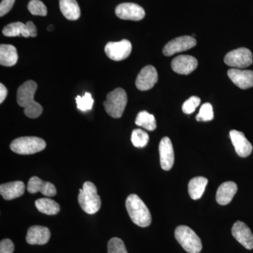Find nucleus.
I'll use <instances>...</instances> for the list:
<instances>
[{
    "label": "nucleus",
    "mask_w": 253,
    "mask_h": 253,
    "mask_svg": "<svg viewBox=\"0 0 253 253\" xmlns=\"http://www.w3.org/2000/svg\"><path fill=\"white\" fill-rule=\"evenodd\" d=\"M38 88L36 82L28 81L18 87L17 103L24 109V114L30 118H37L42 113V106L34 100Z\"/></svg>",
    "instance_id": "obj_1"
},
{
    "label": "nucleus",
    "mask_w": 253,
    "mask_h": 253,
    "mask_svg": "<svg viewBox=\"0 0 253 253\" xmlns=\"http://www.w3.org/2000/svg\"><path fill=\"white\" fill-rule=\"evenodd\" d=\"M126 209L131 220L140 227H147L151 223V215L149 208L136 194L126 198Z\"/></svg>",
    "instance_id": "obj_2"
},
{
    "label": "nucleus",
    "mask_w": 253,
    "mask_h": 253,
    "mask_svg": "<svg viewBox=\"0 0 253 253\" xmlns=\"http://www.w3.org/2000/svg\"><path fill=\"white\" fill-rule=\"evenodd\" d=\"M78 203L82 209L87 214H95L99 211L101 201L94 184L91 181L84 183L83 189H80Z\"/></svg>",
    "instance_id": "obj_3"
},
{
    "label": "nucleus",
    "mask_w": 253,
    "mask_h": 253,
    "mask_svg": "<svg viewBox=\"0 0 253 253\" xmlns=\"http://www.w3.org/2000/svg\"><path fill=\"white\" fill-rule=\"evenodd\" d=\"M174 236L177 242L186 252L200 253L202 251L201 239L189 226H177L174 231Z\"/></svg>",
    "instance_id": "obj_4"
},
{
    "label": "nucleus",
    "mask_w": 253,
    "mask_h": 253,
    "mask_svg": "<svg viewBox=\"0 0 253 253\" xmlns=\"http://www.w3.org/2000/svg\"><path fill=\"white\" fill-rule=\"evenodd\" d=\"M127 104V96L122 88H117L106 96L104 106L106 113L113 118L122 117Z\"/></svg>",
    "instance_id": "obj_5"
},
{
    "label": "nucleus",
    "mask_w": 253,
    "mask_h": 253,
    "mask_svg": "<svg viewBox=\"0 0 253 253\" xmlns=\"http://www.w3.org/2000/svg\"><path fill=\"white\" fill-rule=\"evenodd\" d=\"M46 142L36 136H23L14 139L10 144L13 152L20 155L36 154L45 149Z\"/></svg>",
    "instance_id": "obj_6"
},
{
    "label": "nucleus",
    "mask_w": 253,
    "mask_h": 253,
    "mask_svg": "<svg viewBox=\"0 0 253 253\" xmlns=\"http://www.w3.org/2000/svg\"><path fill=\"white\" fill-rule=\"evenodd\" d=\"M224 63L234 68H246L253 64V56L251 50L241 47L233 50L224 57Z\"/></svg>",
    "instance_id": "obj_7"
},
{
    "label": "nucleus",
    "mask_w": 253,
    "mask_h": 253,
    "mask_svg": "<svg viewBox=\"0 0 253 253\" xmlns=\"http://www.w3.org/2000/svg\"><path fill=\"white\" fill-rule=\"evenodd\" d=\"M131 44L127 40L120 42H111L105 46V53L113 61H120L126 59L131 52Z\"/></svg>",
    "instance_id": "obj_8"
},
{
    "label": "nucleus",
    "mask_w": 253,
    "mask_h": 253,
    "mask_svg": "<svg viewBox=\"0 0 253 253\" xmlns=\"http://www.w3.org/2000/svg\"><path fill=\"white\" fill-rule=\"evenodd\" d=\"M196 45V41L193 37H179L169 41L163 48V53L165 56H170L176 53L182 52L191 49Z\"/></svg>",
    "instance_id": "obj_9"
},
{
    "label": "nucleus",
    "mask_w": 253,
    "mask_h": 253,
    "mask_svg": "<svg viewBox=\"0 0 253 253\" xmlns=\"http://www.w3.org/2000/svg\"><path fill=\"white\" fill-rule=\"evenodd\" d=\"M3 35L6 37L23 36L24 38H35L37 36V28L32 21L26 24L21 22L10 23L5 26L2 31Z\"/></svg>",
    "instance_id": "obj_10"
},
{
    "label": "nucleus",
    "mask_w": 253,
    "mask_h": 253,
    "mask_svg": "<svg viewBox=\"0 0 253 253\" xmlns=\"http://www.w3.org/2000/svg\"><path fill=\"white\" fill-rule=\"evenodd\" d=\"M116 16L123 20L141 21L145 17L144 9L134 3H123L116 8Z\"/></svg>",
    "instance_id": "obj_11"
},
{
    "label": "nucleus",
    "mask_w": 253,
    "mask_h": 253,
    "mask_svg": "<svg viewBox=\"0 0 253 253\" xmlns=\"http://www.w3.org/2000/svg\"><path fill=\"white\" fill-rule=\"evenodd\" d=\"M158 80L157 71L153 66L142 68L136 80V86L139 90L147 91L154 87Z\"/></svg>",
    "instance_id": "obj_12"
},
{
    "label": "nucleus",
    "mask_w": 253,
    "mask_h": 253,
    "mask_svg": "<svg viewBox=\"0 0 253 253\" xmlns=\"http://www.w3.org/2000/svg\"><path fill=\"white\" fill-rule=\"evenodd\" d=\"M160 161L163 169L169 171L174 163V149L169 138L163 137L159 144Z\"/></svg>",
    "instance_id": "obj_13"
},
{
    "label": "nucleus",
    "mask_w": 253,
    "mask_h": 253,
    "mask_svg": "<svg viewBox=\"0 0 253 253\" xmlns=\"http://www.w3.org/2000/svg\"><path fill=\"white\" fill-rule=\"evenodd\" d=\"M231 233L236 241L246 249H253V234L251 229L244 222L236 221L232 226Z\"/></svg>",
    "instance_id": "obj_14"
},
{
    "label": "nucleus",
    "mask_w": 253,
    "mask_h": 253,
    "mask_svg": "<svg viewBox=\"0 0 253 253\" xmlns=\"http://www.w3.org/2000/svg\"><path fill=\"white\" fill-rule=\"evenodd\" d=\"M171 66L173 71L178 74L189 75L197 68L198 61L190 55H181L172 60Z\"/></svg>",
    "instance_id": "obj_15"
},
{
    "label": "nucleus",
    "mask_w": 253,
    "mask_h": 253,
    "mask_svg": "<svg viewBox=\"0 0 253 253\" xmlns=\"http://www.w3.org/2000/svg\"><path fill=\"white\" fill-rule=\"evenodd\" d=\"M227 75L234 84L241 89H247L253 86V71L231 68Z\"/></svg>",
    "instance_id": "obj_16"
},
{
    "label": "nucleus",
    "mask_w": 253,
    "mask_h": 253,
    "mask_svg": "<svg viewBox=\"0 0 253 253\" xmlns=\"http://www.w3.org/2000/svg\"><path fill=\"white\" fill-rule=\"evenodd\" d=\"M229 135L238 156L246 158L251 154L253 149L252 144L248 140L244 133L234 129L230 131Z\"/></svg>",
    "instance_id": "obj_17"
},
{
    "label": "nucleus",
    "mask_w": 253,
    "mask_h": 253,
    "mask_svg": "<svg viewBox=\"0 0 253 253\" xmlns=\"http://www.w3.org/2000/svg\"><path fill=\"white\" fill-rule=\"evenodd\" d=\"M27 190L31 194L41 192L47 197L56 196V189L54 184L42 180L38 176H33L28 183Z\"/></svg>",
    "instance_id": "obj_18"
},
{
    "label": "nucleus",
    "mask_w": 253,
    "mask_h": 253,
    "mask_svg": "<svg viewBox=\"0 0 253 253\" xmlns=\"http://www.w3.org/2000/svg\"><path fill=\"white\" fill-rule=\"evenodd\" d=\"M50 236L51 233L46 226H33L28 230L26 241L30 245H44L49 242Z\"/></svg>",
    "instance_id": "obj_19"
},
{
    "label": "nucleus",
    "mask_w": 253,
    "mask_h": 253,
    "mask_svg": "<svg viewBox=\"0 0 253 253\" xmlns=\"http://www.w3.org/2000/svg\"><path fill=\"white\" fill-rule=\"evenodd\" d=\"M238 191L237 184L234 181H226L218 188L216 201L221 206L230 204Z\"/></svg>",
    "instance_id": "obj_20"
},
{
    "label": "nucleus",
    "mask_w": 253,
    "mask_h": 253,
    "mask_svg": "<svg viewBox=\"0 0 253 253\" xmlns=\"http://www.w3.org/2000/svg\"><path fill=\"white\" fill-rule=\"evenodd\" d=\"M25 189L26 186L23 181H12V182L1 184L0 194L4 200L11 201L23 196L25 192Z\"/></svg>",
    "instance_id": "obj_21"
},
{
    "label": "nucleus",
    "mask_w": 253,
    "mask_h": 253,
    "mask_svg": "<svg viewBox=\"0 0 253 253\" xmlns=\"http://www.w3.org/2000/svg\"><path fill=\"white\" fill-rule=\"evenodd\" d=\"M17 50L11 44H1L0 46V64L6 67H11L17 63Z\"/></svg>",
    "instance_id": "obj_22"
},
{
    "label": "nucleus",
    "mask_w": 253,
    "mask_h": 253,
    "mask_svg": "<svg viewBox=\"0 0 253 253\" xmlns=\"http://www.w3.org/2000/svg\"><path fill=\"white\" fill-rule=\"evenodd\" d=\"M60 9L63 16L70 21H76L81 17V9L76 0H60Z\"/></svg>",
    "instance_id": "obj_23"
},
{
    "label": "nucleus",
    "mask_w": 253,
    "mask_h": 253,
    "mask_svg": "<svg viewBox=\"0 0 253 253\" xmlns=\"http://www.w3.org/2000/svg\"><path fill=\"white\" fill-rule=\"evenodd\" d=\"M208 179L204 176L193 178L189 183V194L193 200H199L202 197L207 186Z\"/></svg>",
    "instance_id": "obj_24"
},
{
    "label": "nucleus",
    "mask_w": 253,
    "mask_h": 253,
    "mask_svg": "<svg viewBox=\"0 0 253 253\" xmlns=\"http://www.w3.org/2000/svg\"><path fill=\"white\" fill-rule=\"evenodd\" d=\"M36 206L40 212L48 215H55L60 211L59 205L54 200L47 199V198L37 200Z\"/></svg>",
    "instance_id": "obj_25"
},
{
    "label": "nucleus",
    "mask_w": 253,
    "mask_h": 253,
    "mask_svg": "<svg viewBox=\"0 0 253 253\" xmlns=\"http://www.w3.org/2000/svg\"><path fill=\"white\" fill-rule=\"evenodd\" d=\"M135 124L149 131H154L156 129V118L154 115L148 113L147 111H143L138 113Z\"/></svg>",
    "instance_id": "obj_26"
},
{
    "label": "nucleus",
    "mask_w": 253,
    "mask_h": 253,
    "mask_svg": "<svg viewBox=\"0 0 253 253\" xmlns=\"http://www.w3.org/2000/svg\"><path fill=\"white\" fill-rule=\"evenodd\" d=\"M131 141L135 147L144 148L149 143V136L142 129H135L131 133Z\"/></svg>",
    "instance_id": "obj_27"
},
{
    "label": "nucleus",
    "mask_w": 253,
    "mask_h": 253,
    "mask_svg": "<svg viewBox=\"0 0 253 253\" xmlns=\"http://www.w3.org/2000/svg\"><path fill=\"white\" fill-rule=\"evenodd\" d=\"M78 109L83 112L90 111L94 104V99L91 97L90 93L86 92L84 96H78L76 98Z\"/></svg>",
    "instance_id": "obj_28"
},
{
    "label": "nucleus",
    "mask_w": 253,
    "mask_h": 253,
    "mask_svg": "<svg viewBox=\"0 0 253 253\" xmlns=\"http://www.w3.org/2000/svg\"><path fill=\"white\" fill-rule=\"evenodd\" d=\"M196 121L199 122H208L214 118L212 106L210 103L202 105L200 109L199 114L196 116Z\"/></svg>",
    "instance_id": "obj_29"
},
{
    "label": "nucleus",
    "mask_w": 253,
    "mask_h": 253,
    "mask_svg": "<svg viewBox=\"0 0 253 253\" xmlns=\"http://www.w3.org/2000/svg\"><path fill=\"white\" fill-rule=\"evenodd\" d=\"M28 9L31 14L34 16H45L47 14V9L45 5L40 0H31L28 3Z\"/></svg>",
    "instance_id": "obj_30"
},
{
    "label": "nucleus",
    "mask_w": 253,
    "mask_h": 253,
    "mask_svg": "<svg viewBox=\"0 0 253 253\" xmlns=\"http://www.w3.org/2000/svg\"><path fill=\"white\" fill-rule=\"evenodd\" d=\"M108 253H128L124 242L119 238H113L108 244Z\"/></svg>",
    "instance_id": "obj_31"
},
{
    "label": "nucleus",
    "mask_w": 253,
    "mask_h": 253,
    "mask_svg": "<svg viewBox=\"0 0 253 253\" xmlns=\"http://www.w3.org/2000/svg\"><path fill=\"white\" fill-rule=\"evenodd\" d=\"M201 99L198 96H193L186 100L182 106L183 112L186 114H191L196 111L201 104Z\"/></svg>",
    "instance_id": "obj_32"
},
{
    "label": "nucleus",
    "mask_w": 253,
    "mask_h": 253,
    "mask_svg": "<svg viewBox=\"0 0 253 253\" xmlns=\"http://www.w3.org/2000/svg\"><path fill=\"white\" fill-rule=\"evenodd\" d=\"M14 245L10 239H3L0 243V253H13Z\"/></svg>",
    "instance_id": "obj_33"
},
{
    "label": "nucleus",
    "mask_w": 253,
    "mask_h": 253,
    "mask_svg": "<svg viewBox=\"0 0 253 253\" xmlns=\"http://www.w3.org/2000/svg\"><path fill=\"white\" fill-rule=\"evenodd\" d=\"M15 0H2L0 4V16H5L9 13L14 6Z\"/></svg>",
    "instance_id": "obj_34"
},
{
    "label": "nucleus",
    "mask_w": 253,
    "mask_h": 253,
    "mask_svg": "<svg viewBox=\"0 0 253 253\" xmlns=\"http://www.w3.org/2000/svg\"><path fill=\"white\" fill-rule=\"evenodd\" d=\"M8 90L3 84H0V103L2 104L7 96Z\"/></svg>",
    "instance_id": "obj_35"
}]
</instances>
